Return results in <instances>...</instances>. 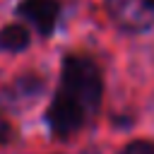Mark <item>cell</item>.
<instances>
[{
    "instance_id": "cell-6",
    "label": "cell",
    "mask_w": 154,
    "mask_h": 154,
    "mask_svg": "<svg viewBox=\"0 0 154 154\" xmlns=\"http://www.w3.org/2000/svg\"><path fill=\"white\" fill-rule=\"evenodd\" d=\"M10 135H12V128H10V123L0 116V144H2V142H7V140H10Z\"/></svg>"
},
{
    "instance_id": "cell-3",
    "label": "cell",
    "mask_w": 154,
    "mask_h": 154,
    "mask_svg": "<svg viewBox=\"0 0 154 154\" xmlns=\"http://www.w3.org/2000/svg\"><path fill=\"white\" fill-rule=\"evenodd\" d=\"M17 14L26 19L41 36H51L60 17V5L58 0H19Z\"/></svg>"
},
{
    "instance_id": "cell-2",
    "label": "cell",
    "mask_w": 154,
    "mask_h": 154,
    "mask_svg": "<svg viewBox=\"0 0 154 154\" xmlns=\"http://www.w3.org/2000/svg\"><path fill=\"white\" fill-rule=\"evenodd\" d=\"M106 10L128 31H147L154 24V0H106Z\"/></svg>"
},
{
    "instance_id": "cell-5",
    "label": "cell",
    "mask_w": 154,
    "mask_h": 154,
    "mask_svg": "<svg viewBox=\"0 0 154 154\" xmlns=\"http://www.w3.org/2000/svg\"><path fill=\"white\" fill-rule=\"evenodd\" d=\"M123 154H154V144L137 140V142H130V144L123 149Z\"/></svg>"
},
{
    "instance_id": "cell-1",
    "label": "cell",
    "mask_w": 154,
    "mask_h": 154,
    "mask_svg": "<svg viewBox=\"0 0 154 154\" xmlns=\"http://www.w3.org/2000/svg\"><path fill=\"white\" fill-rule=\"evenodd\" d=\"M101 91V72L94 60L84 55H67L63 60L60 87L46 113L51 130L60 137L77 132L87 123V118L99 108Z\"/></svg>"
},
{
    "instance_id": "cell-4",
    "label": "cell",
    "mask_w": 154,
    "mask_h": 154,
    "mask_svg": "<svg viewBox=\"0 0 154 154\" xmlns=\"http://www.w3.org/2000/svg\"><path fill=\"white\" fill-rule=\"evenodd\" d=\"M31 36L29 29L22 24H7L0 29V51H10V53H19L29 46Z\"/></svg>"
}]
</instances>
